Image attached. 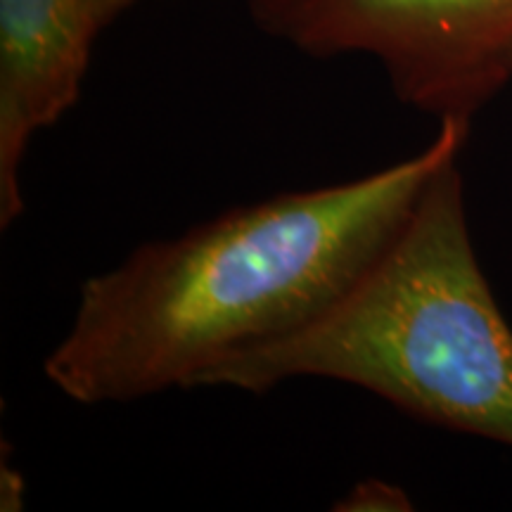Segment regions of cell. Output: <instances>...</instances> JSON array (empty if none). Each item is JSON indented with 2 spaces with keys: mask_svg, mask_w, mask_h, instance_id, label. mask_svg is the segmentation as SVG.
Instances as JSON below:
<instances>
[{
  "mask_svg": "<svg viewBox=\"0 0 512 512\" xmlns=\"http://www.w3.org/2000/svg\"><path fill=\"white\" fill-rule=\"evenodd\" d=\"M309 55H373L406 105L472 124L512 76V0H249Z\"/></svg>",
  "mask_w": 512,
  "mask_h": 512,
  "instance_id": "3",
  "label": "cell"
},
{
  "mask_svg": "<svg viewBox=\"0 0 512 512\" xmlns=\"http://www.w3.org/2000/svg\"><path fill=\"white\" fill-rule=\"evenodd\" d=\"M510 69H512V53H510Z\"/></svg>",
  "mask_w": 512,
  "mask_h": 512,
  "instance_id": "7",
  "label": "cell"
},
{
  "mask_svg": "<svg viewBox=\"0 0 512 512\" xmlns=\"http://www.w3.org/2000/svg\"><path fill=\"white\" fill-rule=\"evenodd\" d=\"M302 377L354 384L420 420L512 446V328L472 247L458 157L337 304L230 358L202 389L259 394Z\"/></svg>",
  "mask_w": 512,
  "mask_h": 512,
  "instance_id": "2",
  "label": "cell"
},
{
  "mask_svg": "<svg viewBox=\"0 0 512 512\" xmlns=\"http://www.w3.org/2000/svg\"><path fill=\"white\" fill-rule=\"evenodd\" d=\"M131 3L133 0H98V12L102 19V27H107V24H110L117 15H121V12H124Z\"/></svg>",
  "mask_w": 512,
  "mask_h": 512,
  "instance_id": "6",
  "label": "cell"
},
{
  "mask_svg": "<svg viewBox=\"0 0 512 512\" xmlns=\"http://www.w3.org/2000/svg\"><path fill=\"white\" fill-rule=\"evenodd\" d=\"M98 0H0V226L24 211L19 166L29 143L79 100Z\"/></svg>",
  "mask_w": 512,
  "mask_h": 512,
  "instance_id": "4",
  "label": "cell"
},
{
  "mask_svg": "<svg viewBox=\"0 0 512 512\" xmlns=\"http://www.w3.org/2000/svg\"><path fill=\"white\" fill-rule=\"evenodd\" d=\"M344 503H349V510H408V496L401 489H396L392 484L382 482H366L358 484L351 491L349 498Z\"/></svg>",
  "mask_w": 512,
  "mask_h": 512,
  "instance_id": "5",
  "label": "cell"
},
{
  "mask_svg": "<svg viewBox=\"0 0 512 512\" xmlns=\"http://www.w3.org/2000/svg\"><path fill=\"white\" fill-rule=\"evenodd\" d=\"M439 121L420 155L316 190L285 192L140 245L81 287L43 373L83 406L202 389L230 358L306 328L347 294L467 143Z\"/></svg>",
  "mask_w": 512,
  "mask_h": 512,
  "instance_id": "1",
  "label": "cell"
}]
</instances>
